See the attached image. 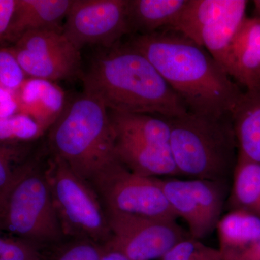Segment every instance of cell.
I'll return each instance as SVG.
<instances>
[{
	"label": "cell",
	"instance_id": "cell-2",
	"mask_svg": "<svg viewBox=\"0 0 260 260\" xmlns=\"http://www.w3.org/2000/svg\"><path fill=\"white\" fill-rule=\"evenodd\" d=\"M93 61L83 77V93L109 112L174 118L187 107L143 54L126 45L114 46Z\"/></svg>",
	"mask_w": 260,
	"mask_h": 260
},
{
	"label": "cell",
	"instance_id": "cell-15",
	"mask_svg": "<svg viewBox=\"0 0 260 260\" xmlns=\"http://www.w3.org/2000/svg\"><path fill=\"white\" fill-rule=\"evenodd\" d=\"M115 153L121 164L138 175L153 178L181 177L169 145L159 146L116 138Z\"/></svg>",
	"mask_w": 260,
	"mask_h": 260
},
{
	"label": "cell",
	"instance_id": "cell-10",
	"mask_svg": "<svg viewBox=\"0 0 260 260\" xmlns=\"http://www.w3.org/2000/svg\"><path fill=\"white\" fill-rule=\"evenodd\" d=\"M25 75L51 82L70 79L80 72V50L62 30H42L24 34L9 47Z\"/></svg>",
	"mask_w": 260,
	"mask_h": 260
},
{
	"label": "cell",
	"instance_id": "cell-30",
	"mask_svg": "<svg viewBox=\"0 0 260 260\" xmlns=\"http://www.w3.org/2000/svg\"><path fill=\"white\" fill-rule=\"evenodd\" d=\"M16 0H0V39H3L9 27Z\"/></svg>",
	"mask_w": 260,
	"mask_h": 260
},
{
	"label": "cell",
	"instance_id": "cell-31",
	"mask_svg": "<svg viewBox=\"0 0 260 260\" xmlns=\"http://www.w3.org/2000/svg\"><path fill=\"white\" fill-rule=\"evenodd\" d=\"M194 260H223L218 249L212 248L209 251Z\"/></svg>",
	"mask_w": 260,
	"mask_h": 260
},
{
	"label": "cell",
	"instance_id": "cell-11",
	"mask_svg": "<svg viewBox=\"0 0 260 260\" xmlns=\"http://www.w3.org/2000/svg\"><path fill=\"white\" fill-rule=\"evenodd\" d=\"M128 0H73L62 32L79 50L85 46H116L131 32Z\"/></svg>",
	"mask_w": 260,
	"mask_h": 260
},
{
	"label": "cell",
	"instance_id": "cell-22",
	"mask_svg": "<svg viewBox=\"0 0 260 260\" xmlns=\"http://www.w3.org/2000/svg\"><path fill=\"white\" fill-rule=\"evenodd\" d=\"M235 1L188 0L179 18L168 29L179 32L200 45V34L203 29L230 9Z\"/></svg>",
	"mask_w": 260,
	"mask_h": 260
},
{
	"label": "cell",
	"instance_id": "cell-21",
	"mask_svg": "<svg viewBox=\"0 0 260 260\" xmlns=\"http://www.w3.org/2000/svg\"><path fill=\"white\" fill-rule=\"evenodd\" d=\"M229 205L231 210H243L260 218L259 164L238 155Z\"/></svg>",
	"mask_w": 260,
	"mask_h": 260
},
{
	"label": "cell",
	"instance_id": "cell-18",
	"mask_svg": "<svg viewBox=\"0 0 260 260\" xmlns=\"http://www.w3.org/2000/svg\"><path fill=\"white\" fill-rule=\"evenodd\" d=\"M247 5L246 0H236L230 9L206 25L200 34V45L211 54L224 70L233 41L247 17Z\"/></svg>",
	"mask_w": 260,
	"mask_h": 260
},
{
	"label": "cell",
	"instance_id": "cell-1",
	"mask_svg": "<svg viewBox=\"0 0 260 260\" xmlns=\"http://www.w3.org/2000/svg\"><path fill=\"white\" fill-rule=\"evenodd\" d=\"M128 45L139 51L181 98L188 111L232 114L243 92L204 47L174 30L137 34Z\"/></svg>",
	"mask_w": 260,
	"mask_h": 260
},
{
	"label": "cell",
	"instance_id": "cell-26",
	"mask_svg": "<svg viewBox=\"0 0 260 260\" xmlns=\"http://www.w3.org/2000/svg\"><path fill=\"white\" fill-rule=\"evenodd\" d=\"M26 75L9 47L0 48V88L15 92Z\"/></svg>",
	"mask_w": 260,
	"mask_h": 260
},
{
	"label": "cell",
	"instance_id": "cell-23",
	"mask_svg": "<svg viewBox=\"0 0 260 260\" xmlns=\"http://www.w3.org/2000/svg\"><path fill=\"white\" fill-rule=\"evenodd\" d=\"M42 128L28 116L17 114L0 119V143H17L37 139L44 133Z\"/></svg>",
	"mask_w": 260,
	"mask_h": 260
},
{
	"label": "cell",
	"instance_id": "cell-7",
	"mask_svg": "<svg viewBox=\"0 0 260 260\" xmlns=\"http://www.w3.org/2000/svg\"><path fill=\"white\" fill-rule=\"evenodd\" d=\"M90 183L108 211L177 220L162 191L160 178L138 175L116 160Z\"/></svg>",
	"mask_w": 260,
	"mask_h": 260
},
{
	"label": "cell",
	"instance_id": "cell-28",
	"mask_svg": "<svg viewBox=\"0 0 260 260\" xmlns=\"http://www.w3.org/2000/svg\"><path fill=\"white\" fill-rule=\"evenodd\" d=\"M210 249L211 247L205 245L201 240L190 236L173 246L160 260H194Z\"/></svg>",
	"mask_w": 260,
	"mask_h": 260
},
{
	"label": "cell",
	"instance_id": "cell-14",
	"mask_svg": "<svg viewBox=\"0 0 260 260\" xmlns=\"http://www.w3.org/2000/svg\"><path fill=\"white\" fill-rule=\"evenodd\" d=\"M73 0H16L9 27L3 40L15 43L30 31L62 30L61 22Z\"/></svg>",
	"mask_w": 260,
	"mask_h": 260
},
{
	"label": "cell",
	"instance_id": "cell-9",
	"mask_svg": "<svg viewBox=\"0 0 260 260\" xmlns=\"http://www.w3.org/2000/svg\"><path fill=\"white\" fill-rule=\"evenodd\" d=\"M160 181L169 205L187 224L191 237L202 240L216 229L225 204L226 183L178 177L160 178Z\"/></svg>",
	"mask_w": 260,
	"mask_h": 260
},
{
	"label": "cell",
	"instance_id": "cell-32",
	"mask_svg": "<svg viewBox=\"0 0 260 260\" xmlns=\"http://www.w3.org/2000/svg\"><path fill=\"white\" fill-rule=\"evenodd\" d=\"M102 260H129L119 253L104 249L102 246Z\"/></svg>",
	"mask_w": 260,
	"mask_h": 260
},
{
	"label": "cell",
	"instance_id": "cell-20",
	"mask_svg": "<svg viewBox=\"0 0 260 260\" xmlns=\"http://www.w3.org/2000/svg\"><path fill=\"white\" fill-rule=\"evenodd\" d=\"M221 256L247 247L260 237V218L243 210H230L216 226Z\"/></svg>",
	"mask_w": 260,
	"mask_h": 260
},
{
	"label": "cell",
	"instance_id": "cell-5",
	"mask_svg": "<svg viewBox=\"0 0 260 260\" xmlns=\"http://www.w3.org/2000/svg\"><path fill=\"white\" fill-rule=\"evenodd\" d=\"M0 232L41 246L64 239L44 169L22 162L0 191Z\"/></svg>",
	"mask_w": 260,
	"mask_h": 260
},
{
	"label": "cell",
	"instance_id": "cell-19",
	"mask_svg": "<svg viewBox=\"0 0 260 260\" xmlns=\"http://www.w3.org/2000/svg\"><path fill=\"white\" fill-rule=\"evenodd\" d=\"M109 116L116 138L159 146L169 145L171 126L167 118L114 112H109Z\"/></svg>",
	"mask_w": 260,
	"mask_h": 260
},
{
	"label": "cell",
	"instance_id": "cell-4",
	"mask_svg": "<svg viewBox=\"0 0 260 260\" xmlns=\"http://www.w3.org/2000/svg\"><path fill=\"white\" fill-rule=\"evenodd\" d=\"M167 119L171 126L169 147L181 177L227 183L238 158L232 114L188 112Z\"/></svg>",
	"mask_w": 260,
	"mask_h": 260
},
{
	"label": "cell",
	"instance_id": "cell-17",
	"mask_svg": "<svg viewBox=\"0 0 260 260\" xmlns=\"http://www.w3.org/2000/svg\"><path fill=\"white\" fill-rule=\"evenodd\" d=\"M188 0H128L131 32L148 34L170 28Z\"/></svg>",
	"mask_w": 260,
	"mask_h": 260
},
{
	"label": "cell",
	"instance_id": "cell-3",
	"mask_svg": "<svg viewBox=\"0 0 260 260\" xmlns=\"http://www.w3.org/2000/svg\"><path fill=\"white\" fill-rule=\"evenodd\" d=\"M116 139L109 110L85 93L65 107L49 134L52 155L89 182L118 160Z\"/></svg>",
	"mask_w": 260,
	"mask_h": 260
},
{
	"label": "cell",
	"instance_id": "cell-13",
	"mask_svg": "<svg viewBox=\"0 0 260 260\" xmlns=\"http://www.w3.org/2000/svg\"><path fill=\"white\" fill-rule=\"evenodd\" d=\"M13 94L18 114L30 117L44 132L50 129L66 107L62 89L49 80L25 78Z\"/></svg>",
	"mask_w": 260,
	"mask_h": 260
},
{
	"label": "cell",
	"instance_id": "cell-25",
	"mask_svg": "<svg viewBox=\"0 0 260 260\" xmlns=\"http://www.w3.org/2000/svg\"><path fill=\"white\" fill-rule=\"evenodd\" d=\"M40 246L19 238L0 236V260H43Z\"/></svg>",
	"mask_w": 260,
	"mask_h": 260
},
{
	"label": "cell",
	"instance_id": "cell-8",
	"mask_svg": "<svg viewBox=\"0 0 260 260\" xmlns=\"http://www.w3.org/2000/svg\"><path fill=\"white\" fill-rule=\"evenodd\" d=\"M106 213L111 237L103 248L129 260H160L177 242L190 237L177 220Z\"/></svg>",
	"mask_w": 260,
	"mask_h": 260
},
{
	"label": "cell",
	"instance_id": "cell-16",
	"mask_svg": "<svg viewBox=\"0 0 260 260\" xmlns=\"http://www.w3.org/2000/svg\"><path fill=\"white\" fill-rule=\"evenodd\" d=\"M232 116L238 155L260 164V90L243 92Z\"/></svg>",
	"mask_w": 260,
	"mask_h": 260
},
{
	"label": "cell",
	"instance_id": "cell-29",
	"mask_svg": "<svg viewBox=\"0 0 260 260\" xmlns=\"http://www.w3.org/2000/svg\"><path fill=\"white\" fill-rule=\"evenodd\" d=\"M223 260H260V237L242 250L222 256Z\"/></svg>",
	"mask_w": 260,
	"mask_h": 260
},
{
	"label": "cell",
	"instance_id": "cell-6",
	"mask_svg": "<svg viewBox=\"0 0 260 260\" xmlns=\"http://www.w3.org/2000/svg\"><path fill=\"white\" fill-rule=\"evenodd\" d=\"M44 173L64 237L105 244L111 237L107 213L91 184L54 155Z\"/></svg>",
	"mask_w": 260,
	"mask_h": 260
},
{
	"label": "cell",
	"instance_id": "cell-33",
	"mask_svg": "<svg viewBox=\"0 0 260 260\" xmlns=\"http://www.w3.org/2000/svg\"><path fill=\"white\" fill-rule=\"evenodd\" d=\"M254 11H255V15L256 16L260 17V0H256L254 2Z\"/></svg>",
	"mask_w": 260,
	"mask_h": 260
},
{
	"label": "cell",
	"instance_id": "cell-12",
	"mask_svg": "<svg viewBox=\"0 0 260 260\" xmlns=\"http://www.w3.org/2000/svg\"><path fill=\"white\" fill-rule=\"evenodd\" d=\"M225 72L248 91L260 90V17H246L233 41Z\"/></svg>",
	"mask_w": 260,
	"mask_h": 260
},
{
	"label": "cell",
	"instance_id": "cell-27",
	"mask_svg": "<svg viewBox=\"0 0 260 260\" xmlns=\"http://www.w3.org/2000/svg\"><path fill=\"white\" fill-rule=\"evenodd\" d=\"M23 152L17 143H0V191L8 185L22 162Z\"/></svg>",
	"mask_w": 260,
	"mask_h": 260
},
{
	"label": "cell",
	"instance_id": "cell-24",
	"mask_svg": "<svg viewBox=\"0 0 260 260\" xmlns=\"http://www.w3.org/2000/svg\"><path fill=\"white\" fill-rule=\"evenodd\" d=\"M51 260H102V246L86 239H73L61 244Z\"/></svg>",
	"mask_w": 260,
	"mask_h": 260
}]
</instances>
